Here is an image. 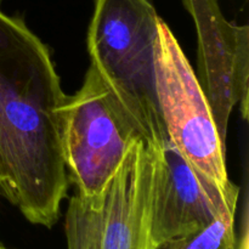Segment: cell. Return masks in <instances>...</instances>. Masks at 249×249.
Returning a JSON list of instances; mask_svg holds the SVG:
<instances>
[{
  "label": "cell",
  "mask_w": 249,
  "mask_h": 249,
  "mask_svg": "<svg viewBox=\"0 0 249 249\" xmlns=\"http://www.w3.org/2000/svg\"><path fill=\"white\" fill-rule=\"evenodd\" d=\"M67 95L48 46L0 11V189L34 225L60 218L68 181L60 140Z\"/></svg>",
  "instance_id": "cell-1"
},
{
  "label": "cell",
  "mask_w": 249,
  "mask_h": 249,
  "mask_svg": "<svg viewBox=\"0 0 249 249\" xmlns=\"http://www.w3.org/2000/svg\"><path fill=\"white\" fill-rule=\"evenodd\" d=\"M158 19L152 0H95L87 36L90 67L152 150L169 140L156 89Z\"/></svg>",
  "instance_id": "cell-2"
},
{
  "label": "cell",
  "mask_w": 249,
  "mask_h": 249,
  "mask_svg": "<svg viewBox=\"0 0 249 249\" xmlns=\"http://www.w3.org/2000/svg\"><path fill=\"white\" fill-rule=\"evenodd\" d=\"M153 167L152 150L138 140L100 194L71 197L65 220L67 249H155Z\"/></svg>",
  "instance_id": "cell-3"
},
{
  "label": "cell",
  "mask_w": 249,
  "mask_h": 249,
  "mask_svg": "<svg viewBox=\"0 0 249 249\" xmlns=\"http://www.w3.org/2000/svg\"><path fill=\"white\" fill-rule=\"evenodd\" d=\"M156 89L169 140L196 169L226 191L238 189L228 175L208 100L172 29L160 17L155 46Z\"/></svg>",
  "instance_id": "cell-4"
},
{
  "label": "cell",
  "mask_w": 249,
  "mask_h": 249,
  "mask_svg": "<svg viewBox=\"0 0 249 249\" xmlns=\"http://www.w3.org/2000/svg\"><path fill=\"white\" fill-rule=\"evenodd\" d=\"M60 140L67 179L82 196L102 191L134 143L141 140L91 67L60 109Z\"/></svg>",
  "instance_id": "cell-5"
},
{
  "label": "cell",
  "mask_w": 249,
  "mask_h": 249,
  "mask_svg": "<svg viewBox=\"0 0 249 249\" xmlns=\"http://www.w3.org/2000/svg\"><path fill=\"white\" fill-rule=\"evenodd\" d=\"M197 33V73L219 136L226 146L229 119L236 106L248 119L249 27L221 14L216 0H184Z\"/></svg>",
  "instance_id": "cell-6"
},
{
  "label": "cell",
  "mask_w": 249,
  "mask_h": 249,
  "mask_svg": "<svg viewBox=\"0 0 249 249\" xmlns=\"http://www.w3.org/2000/svg\"><path fill=\"white\" fill-rule=\"evenodd\" d=\"M152 152L151 238L155 249L219 216L235 215L240 187L232 191L219 187L196 169L170 140Z\"/></svg>",
  "instance_id": "cell-7"
},
{
  "label": "cell",
  "mask_w": 249,
  "mask_h": 249,
  "mask_svg": "<svg viewBox=\"0 0 249 249\" xmlns=\"http://www.w3.org/2000/svg\"><path fill=\"white\" fill-rule=\"evenodd\" d=\"M157 249H248L247 228L237 237L235 215H223L203 228L163 243Z\"/></svg>",
  "instance_id": "cell-8"
},
{
  "label": "cell",
  "mask_w": 249,
  "mask_h": 249,
  "mask_svg": "<svg viewBox=\"0 0 249 249\" xmlns=\"http://www.w3.org/2000/svg\"><path fill=\"white\" fill-rule=\"evenodd\" d=\"M0 249H4V247H2V246H1V245H0Z\"/></svg>",
  "instance_id": "cell-9"
},
{
  "label": "cell",
  "mask_w": 249,
  "mask_h": 249,
  "mask_svg": "<svg viewBox=\"0 0 249 249\" xmlns=\"http://www.w3.org/2000/svg\"><path fill=\"white\" fill-rule=\"evenodd\" d=\"M0 196H1V189H0Z\"/></svg>",
  "instance_id": "cell-10"
},
{
  "label": "cell",
  "mask_w": 249,
  "mask_h": 249,
  "mask_svg": "<svg viewBox=\"0 0 249 249\" xmlns=\"http://www.w3.org/2000/svg\"><path fill=\"white\" fill-rule=\"evenodd\" d=\"M4 249H7V248H5V247H4Z\"/></svg>",
  "instance_id": "cell-11"
}]
</instances>
